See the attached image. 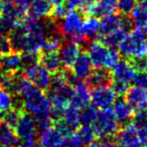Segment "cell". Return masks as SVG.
<instances>
[{"label": "cell", "mask_w": 147, "mask_h": 147, "mask_svg": "<svg viewBox=\"0 0 147 147\" xmlns=\"http://www.w3.org/2000/svg\"><path fill=\"white\" fill-rule=\"evenodd\" d=\"M119 54L128 61L147 57V35L144 30L133 28L118 47Z\"/></svg>", "instance_id": "obj_1"}, {"label": "cell", "mask_w": 147, "mask_h": 147, "mask_svg": "<svg viewBox=\"0 0 147 147\" xmlns=\"http://www.w3.org/2000/svg\"><path fill=\"white\" fill-rule=\"evenodd\" d=\"M87 54L95 68H106L110 70L120 60V54L117 49L110 48L101 40L95 39L88 43Z\"/></svg>", "instance_id": "obj_2"}, {"label": "cell", "mask_w": 147, "mask_h": 147, "mask_svg": "<svg viewBox=\"0 0 147 147\" xmlns=\"http://www.w3.org/2000/svg\"><path fill=\"white\" fill-rule=\"evenodd\" d=\"M86 16L80 10H71L62 18L59 23V30L64 39L73 41L79 45H84L87 43V40L82 35L81 29Z\"/></svg>", "instance_id": "obj_3"}, {"label": "cell", "mask_w": 147, "mask_h": 147, "mask_svg": "<svg viewBox=\"0 0 147 147\" xmlns=\"http://www.w3.org/2000/svg\"><path fill=\"white\" fill-rule=\"evenodd\" d=\"M92 127L96 136L101 139L114 138L121 128L114 115L113 110L110 108H105L98 111L96 120L93 123Z\"/></svg>", "instance_id": "obj_4"}, {"label": "cell", "mask_w": 147, "mask_h": 147, "mask_svg": "<svg viewBox=\"0 0 147 147\" xmlns=\"http://www.w3.org/2000/svg\"><path fill=\"white\" fill-rule=\"evenodd\" d=\"M23 76L41 91H46L51 86V73L40 63L25 68Z\"/></svg>", "instance_id": "obj_5"}, {"label": "cell", "mask_w": 147, "mask_h": 147, "mask_svg": "<svg viewBox=\"0 0 147 147\" xmlns=\"http://www.w3.org/2000/svg\"><path fill=\"white\" fill-rule=\"evenodd\" d=\"M116 97L117 95L111 86L95 87L92 88V91L90 92V99L93 105L100 109L109 108L114 104Z\"/></svg>", "instance_id": "obj_6"}, {"label": "cell", "mask_w": 147, "mask_h": 147, "mask_svg": "<svg viewBox=\"0 0 147 147\" xmlns=\"http://www.w3.org/2000/svg\"><path fill=\"white\" fill-rule=\"evenodd\" d=\"M111 69L112 81L121 82L128 85H130V83L133 81L136 70L127 59L119 60Z\"/></svg>", "instance_id": "obj_7"}, {"label": "cell", "mask_w": 147, "mask_h": 147, "mask_svg": "<svg viewBox=\"0 0 147 147\" xmlns=\"http://www.w3.org/2000/svg\"><path fill=\"white\" fill-rule=\"evenodd\" d=\"M14 129H15V134L20 140L36 138L37 128L36 122L34 117L25 111H22Z\"/></svg>", "instance_id": "obj_8"}, {"label": "cell", "mask_w": 147, "mask_h": 147, "mask_svg": "<svg viewBox=\"0 0 147 147\" xmlns=\"http://www.w3.org/2000/svg\"><path fill=\"white\" fill-rule=\"evenodd\" d=\"M114 140L119 147H141L138 139L137 128L133 124H127L120 128Z\"/></svg>", "instance_id": "obj_9"}, {"label": "cell", "mask_w": 147, "mask_h": 147, "mask_svg": "<svg viewBox=\"0 0 147 147\" xmlns=\"http://www.w3.org/2000/svg\"><path fill=\"white\" fill-rule=\"evenodd\" d=\"M113 106L114 107L112 110H113V113L117 119L118 123H119L120 127H123L127 124H130V122H132L135 111L123 97L120 96L118 99L116 98Z\"/></svg>", "instance_id": "obj_10"}, {"label": "cell", "mask_w": 147, "mask_h": 147, "mask_svg": "<svg viewBox=\"0 0 147 147\" xmlns=\"http://www.w3.org/2000/svg\"><path fill=\"white\" fill-rule=\"evenodd\" d=\"M82 52V46L73 41L66 40L59 49V59L64 68H71L77 57Z\"/></svg>", "instance_id": "obj_11"}, {"label": "cell", "mask_w": 147, "mask_h": 147, "mask_svg": "<svg viewBox=\"0 0 147 147\" xmlns=\"http://www.w3.org/2000/svg\"><path fill=\"white\" fill-rule=\"evenodd\" d=\"M125 100L134 111H140L146 108L147 106V91L146 89L132 86L129 87L126 93L124 94Z\"/></svg>", "instance_id": "obj_12"}, {"label": "cell", "mask_w": 147, "mask_h": 147, "mask_svg": "<svg viewBox=\"0 0 147 147\" xmlns=\"http://www.w3.org/2000/svg\"><path fill=\"white\" fill-rule=\"evenodd\" d=\"M85 83L88 85L89 88L100 87V86H111V71L106 68H95L88 76Z\"/></svg>", "instance_id": "obj_13"}, {"label": "cell", "mask_w": 147, "mask_h": 147, "mask_svg": "<svg viewBox=\"0 0 147 147\" xmlns=\"http://www.w3.org/2000/svg\"><path fill=\"white\" fill-rule=\"evenodd\" d=\"M71 68L72 72L79 79L83 81L86 80L93 70V65L87 52H81L75 60L73 65L71 66Z\"/></svg>", "instance_id": "obj_14"}, {"label": "cell", "mask_w": 147, "mask_h": 147, "mask_svg": "<svg viewBox=\"0 0 147 147\" xmlns=\"http://www.w3.org/2000/svg\"><path fill=\"white\" fill-rule=\"evenodd\" d=\"M21 68V53L20 52L11 51L7 54L0 56V69H2L4 73H17Z\"/></svg>", "instance_id": "obj_15"}, {"label": "cell", "mask_w": 147, "mask_h": 147, "mask_svg": "<svg viewBox=\"0 0 147 147\" xmlns=\"http://www.w3.org/2000/svg\"><path fill=\"white\" fill-rule=\"evenodd\" d=\"M123 20L124 16L115 13L102 17V20L100 21L99 37L102 38L114 31L118 30L119 28H123Z\"/></svg>", "instance_id": "obj_16"}, {"label": "cell", "mask_w": 147, "mask_h": 147, "mask_svg": "<svg viewBox=\"0 0 147 147\" xmlns=\"http://www.w3.org/2000/svg\"><path fill=\"white\" fill-rule=\"evenodd\" d=\"M63 140L64 136L61 132L55 126H51L40 132L38 143L40 147H59Z\"/></svg>", "instance_id": "obj_17"}, {"label": "cell", "mask_w": 147, "mask_h": 147, "mask_svg": "<svg viewBox=\"0 0 147 147\" xmlns=\"http://www.w3.org/2000/svg\"><path fill=\"white\" fill-rule=\"evenodd\" d=\"M90 88L88 87L84 81L80 82L78 85L74 87V93L71 99V104L77 107L78 109H82L90 103Z\"/></svg>", "instance_id": "obj_18"}, {"label": "cell", "mask_w": 147, "mask_h": 147, "mask_svg": "<svg viewBox=\"0 0 147 147\" xmlns=\"http://www.w3.org/2000/svg\"><path fill=\"white\" fill-rule=\"evenodd\" d=\"M51 5L45 0H36L27 8V15L36 20L49 18L51 13Z\"/></svg>", "instance_id": "obj_19"}, {"label": "cell", "mask_w": 147, "mask_h": 147, "mask_svg": "<svg viewBox=\"0 0 147 147\" xmlns=\"http://www.w3.org/2000/svg\"><path fill=\"white\" fill-rule=\"evenodd\" d=\"M116 0H96L89 12V16L102 18L104 16L115 13Z\"/></svg>", "instance_id": "obj_20"}, {"label": "cell", "mask_w": 147, "mask_h": 147, "mask_svg": "<svg viewBox=\"0 0 147 147\" xmlns=\"http://www.w3.org/2000/svg\"><path fill=\"white\" fill-rule=\"evenodd\" d=\"M39 63L53 74L63 69L57 52H39Z\"/></svg>", "instance_id": "obj_21"}, {"label": "cell", "mask_w": 147, "mask_h": 147, "mask_svg": "<svg viewBox=\"0 0 147 147\" xmlns=\"http://www.w3.org/2000/svg\"><path fill=\"white\" fill-rule=\"evenodd\" d=\"M99 29H100V20L95 16H88L84 19L82 24V35L87 41L94 40L99 36Z\"/></svg>", "instance_id": "obj_22"}, {"label": "cell", "mask_w": 147, "mask_h": 147, "mask_svg": "<svg viewBox=\"0 0 147 147\" xmlns=\"http://www.w3.org/2000/svg\"><path fill=\"white\" fill-rule=\"evenodd\" d=\"M13 130L0 120V147H19L20 139Z\"/></svg>", "instance_id": "obj_23"}, {"label": "cell", "mask_w": 147, "mask_h": 147, "mask_svg": "<svg viewBox=\"0 0 147 147\" xmlns=\"http://www.w3.org/2000/svg\"><path fill=\"white\" fill-rule=\"evenodd\" d=\"M130 15H131L130 20L132 22L133 28L143 30L147 27V6L137 3Z\"/></svg>", "instance_id": "obj_24"}, {"label": "cell", "mask_w": 147, "mask_h": 147, "mask_svg": "<svg viewBox=\"0 0 147 147\" xmlns=\"http://www.w3.org/2000/svg\"><path fill=\"white\" fill-rule=\"evenodd\" d=\"M73 135L82 146L90 145L94 141H96L97 138L94 129L90 125H82L81 127H78Z\"/></svg>", "instance_id": "obj_25"}, {"label": "cell", "mask_w": 147, "mask_h": 147, "mask_svg": "<svg viewBox=\"0 0 147 147\" xmlns=\"http://www.w3.org/2000/svg\"><path fill=\"white\" fill-rule=\"evenodd\" d=\"M128 31L124 28H119L118 30L114 31V32L110 33V34L106 35V36L102 37V42L105 45H107L110 48L117 49L119 47V45L121 44L122 41L125 39V37L127 36Z\"/></svg>", "instance_id": "obj_26"}, {"label": "cell", "mask_w": 147, "mask_h": 147, "mask_svg": "<svg viewBox=\"0 0 147 147\" xmlns=\"http://www.w3.org/2000/svg\"><path fill=\"white\" fill-rule=\"evenodd\" d=\"M62 119L73 129L76 130L80 126V109L75 107L74 105H69L65 109Z\"/></svg>", "instance_id": "obj_27"}, {"label": "cell", "mask_w": 147, "mask_h": 147, "mask_svg": "<svg viewBox=\"0 0 147 147\" xmlns=\"http://www.w3.org/2000/svg\"><path fill=\"white\" fill-rule=\"evenodd\" d=\"M98 114V108L94 105L88 104L80 109V124L92 126Z\"/></svg>", "instance_id": "obj_28"}, {"label": "cell", "mask_w": 147, "mask_h": 147, "mask_svg": "<svg viewBox=\"0 0 147 147\" xmlns=\"http://www.w3.org/2000/svg\"><path fill=\"white\" fill-rule=\"evenodd\" d=\"M63 42L64 38L61 34H55L47 37L43 43L40 52H57Z\"/></svg>", "instance_id": "obj_29"}, {"label": "cell", "mask_w": 147, "mask_h": 147, "mask_svg": "<svg viewBox=\"0 0 147 147\" xmlns=\"http://www.w3.org/2000/svg\"><path fill=\"white\" fill-rule=\"evenodd\" d=\"M19 26V22L7 15L0 14V34L9 35L16 27Z\"/></svg>", "instance_id": "obj_30"}, {"label": "cell", "mask_w": 147, "mask_h": 147, "mask_svg": "<svg viewBox=\"0 0 147 147\" xmlns=\"http://www.w3.org/2000/svg\"><path fill=\"white\" fill-rule=\"evenodd\" d=\"M136 5L137 0H116V9L122 16H129Z\"/></svg>", "instance_id": "obj_31"}, {"label": "cell", "mask_w": 147, "mask_h": 147, "mask_svg": "<svg viewBox=\"0 0 147 147\" xmlns=\"http://www.w3.org/2000/svg\"><path fill=\"white\" fill-rule=\"evenodd\" d=\"M21 113H22L21 110L12 108V109H10V110H8L3 113V116H2L1 120L5 124H7L9 127H11L12 129H14L16 124H17L20 115H21Z\"/></svg>", "instance_id": "obj_32"}, {"label": "cell", "mask_w": 147, "mask_h": 147, "mask_svg": "<svg viewBox=\"0 0 147 147\" xmlns=\"http://www.w3.org/2000/svg\"><path fill=\"white\" fill-rule=\"evenodd\" d=\"M13 101L10 92L0 87V112H6V111L12 109Z\"/></svg>", "instance_id": "obj_33"}, {"label": "cell", "mask_w": 147, "mask_h": 147, "mask_svg": "<svg viewBox=\"0 0 147 147\" xmlns=\"http://www.w3.org/2000/svg\"><path fill=\"white\" fill-rule=\"evenodd\" d=\"M37 63H39V53L23 52V54H21V65L24 69Z\"/></svg>", "instance_id": "obj_34"}, {"label": "cell", "mask_w": 147, "mask_h": 147, "mask_svg": "<svg viewBox=\"0 0 147 147\" xmlns=\"http://www.w3.org/2000/svg\"><path fill=\"white\" fill-rule=\"evenodd\" d=\"M135 86L141 87L144 89H147V71L146 70H140L136 71L134 75L133 81Z\"/></svg>", "instance_id": "obj_35"}, {"label": "cell", "mask_w": 147, "mask_h": 147, "mask_svg": "<svg viewBox=\"0 0 147 147\" xmlns=\"http://www.w3.org/2000/svg\"><path fill=\"white\" fill-rule=\"evenodd\" d=\"M67 12H68V9L64 3L59 4V5H57V6H53V8L51 9V13L49 18H51V19H53V20H57V21H59V20L67 14Z\"/></svg>", "instance_id": "obj_36"}, {"label": "cell", "mask_w": 147, "mask_h": 147, "mask_svg": "<svg viewBox=\"0 0 147 147\" xmlns=\"http://www.w3.org/2000/svg\"><path fill=\"white\" fill-rule=\"evenodd\" d=\"M11 51L12 49L8 35L0 34V56L7 54V53L11 52Z\"/></svg>", "instance_id": "obj_37"}, {"label": "cell", "mask_w": 147, "mask_h": 147, "mask_svg": "<svg viewBox=\"0 0 147 147\" xmlns=\"http://www.w3.org/2000/svg\"><path fill=\"white\" fill-rule=\"evenodd\" d=\"M95 1H96V0H80V7H79V10H80L85 16L89 15V12H90L91 8L94 5Z\"/></svg>", "instance_id": "obj_38"}, {"label": "cell", "mask_w": 147, "mask_h": 147, "mask_svg": "<svg viewBox=\"0 0 147 147\" xmlns=\"http://www.w3.org/2000/svg\"><path fill=\"white\" fill-rule=\"evenodd\" d=\"M59 147H82V145L74 137V135H72V136L65 137V139L63 140V142H62Z\"/></svg>", "instance_id": "obj_39"}, {"label": "cell", "mask_w": 147, "mask_h": 147, "mask_svg": "<svg viewBox=\"0 0 147 147\" xmlns=\"http://www.w3.org/2000/svg\"><path fill=\"white\" fill-rule=\"evenodd\" d=\"M137 134L140 144L143 146H147V125L137 128Z\"/></svg>", "instance_id": "obj_40"}, {"label": "cell", "mask_w": 147, "mask_h": 147, "mask_svg": "<svg viewBox=\"0 0 147 147\" xmlns=\"http://www.w3.org/2000/svg\"><path fill=\"white\" fill-rule=\"evenodd\" d=\"M64 4H65V6L67 7L68 11H71V10H79V7H80V0H65Z\"/></svg>", "instance_id": "obj_41"}, {"label": "cell", "mask_w": 147, "mask_h": 147, "mask_svg": "<svg viewBox=\"0 0 147 147\" xmlns=\"http://www.w3.org/2000/svg\"><path fill=\"white\" fill-rule=\"evenodd\" d=\"M14 1H15V3L17 4V5H19L20 7H23V8H25V9H27L30 4H32L34 1H36V0H14Z\"/></svg>", "instance_id": "obj_42"}, {"label": "cell", "mask_w": 147, "mask_h": 147, "mask_svg": "<svg viewBox=\"0 0 147 147\" xmlns=\"http://www.w3.org/2000/svg\"><path fill=\"white\" fill-rule=\"evenodd\" d=\"M47 1L51 6H57V5H59V4H63L65 2V0H45Z\"/></svg>", "instance_id": "obj_43"}, {"label": "cell", "mask_w": 147, "mask_h": 147, "mask_svg": "<svg viewBox=\"0 0 147 147\" xmlns=\"http://www.w3.org/2000/svg\"><path fill=\"white\" fill-rule=\"evenodd\" d=\"M137 3L143 4V5L147 6V0H137Z\"/></svg>", "instance_id": "obj_44"}, {"label": "cell", "mask_w": 147, "mask_h": 147, "mask_svg": "<svg viewBox=\"0 0 147 147\" xmlns=\"http://www.w3.org/2000/svg\"><path fill=\"white\" fill-rule=\"evenodd\" d=\"M143 30H144V32H145V33H146V35H147V27L145 28V29H143Z\"/></svg>", "instance_id": "obj_45"}, {"label": "cell", "mask_w": 147, "mask_h": 147, "mask_svg": "<svg viewBox=\"0 0 147 147\" xmlns=\"http://www.w3.org/2000/svg\"><path fill=\"white\" fill-rule=\"evenodd\" d=\"M145 70L147 71V58H146V66H145Z\"/></svg>", "instance_id": "obj_46"}, {"label": "cell", "mask_w": 147, "mask_h": 147, "mask_svg": "<svg viewBox=\"0 0 147 147\" xmlns=\"http://www.w3.org/2000/svg\"><path fill=\"white\" fill-rule=\"evenodd\" d=\"M145 111H146V114H147V108L145 109Z\"/></svg>", "instance_id": "obj_47"}, {"label": "cell", "mask_w": 147, "mask_h": 147, "mask_svg": "<svg viewBox=\"0 0 147 147\" xmlns=\"http://www.w3.org/2000/svg\"><path fill=\"white\" fill-rule=\"evenodd\" d=\"M37 147H40V146H39V145H38V146H37Z\"/></svg>", "instance_id": "obj_48"}]
</instances>
